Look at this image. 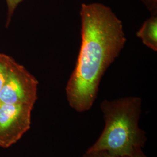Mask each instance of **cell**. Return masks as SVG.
Listing matches in <instances>:
<instances>
[{"label": "cell", "instance_id": "cell-1", "mask_svg": "<svg viewBox=\"0 0 157 157\" xmlns=\"http://www.w3.org/2000/svg\"><path fill=\"white\" fill-rule=\"evenodd\" d=\"M81 45L66 86L69 106L76 112L90 110L101 79L127 41L122 21L102 3H83L80 10Z\"/></svg>", "mask_w": 157, "mask_h": 157}, {"label": "cell", "instance_id": "cell-2", "mask_svg": "<svg viewBox=\"0 0 157 157\" xmlns=\"http://www.w3.org/2000/svg\"><path fill=\"white\" fill-rule=\"evenodd\" d=\"M105 127L97 140L87 150H104L116 155L135 157L143 153L146 133L139 128L142 100L128 96L104 100L100 105Z\"/></svg>", "mask_w": 157, "mask_h": 157}, {"label": "cell", "instance_id": "cell-3", "mask_svg": "<svg viewBox=\"0 0 157 157\" xmlns=\"http://www.w3.org/2000/svg\"><path fill=\"white\" fill-rule=\"evenodd\" d=\"M38 85L33 75L14 61L0 91V103L34 107L38 98Z\"/></svg>", "mask_w": 157, "mask_h": 157}, {"label": "cell", "instance_id": "cell-4", "mask_svg": "<svg viewBox=\"0 0 157 157\" xmlns=\"http://www.w3.org/2000/svg\"><path fill=\"white\" fill-rule=\"evenodd\" d=\"M33 108L25 104H1L0 147H11L30 129Z\"/></svg>", "mask_w": 157, "mask_h": 157}, {"label": "cell", "instance_id": "cell-5", "mask_svg": "<svg viewBox=\"0 0 157 157\" xmlns=\"http://www.w3.org/2000/svg\"><path fill=\"white\" fill-rule=\"evenodd\" d=\"M142 43L154 52L157 51V15H151L136 33Z\"/></svg>", "mask_w": 157, "mask_h": 157}, {"label": "cell", "instance_id": "cell-6", "mask_svg": "<svg viewBox=\"0 0 157 157\" xmlns=\"http://www.w3.org/2000/svg\"><path fill=\"white\" fill-rule=\"evenodd\" d=\"M14 61L11 56L0 53V91L5 84L6 79Z\"/></svg>", "mask_w": 157, "mask_h": 157}, {"label": "cell", "instance_id": "cell-7", "mask_svg": "<svg viewBox=\"0 0 157 157\" xmlns=\"http://www.w3.org/2000/svg\"><path fill=\"white\" fill-rule=\"evenodd\" d=\"M82 157H147L144 154L138 156L129 157V156H119L113 155L104 150H99L95 151H87L84 154Z\"/></svg>", "mask_w": 157, "mask_h": 157}, {"label": "cell", "instance_id": "cell-8", "mask_svg": "<svg viewBox=\"0 0 157 157\" xmlns=\"http://www.w3.org/2000/svg\"><path fill=\"white\" fill-rule=\"evenodd\" d=\"M22 1L23 0H6L8 6V24L10 22L11 18L17 6H18Z\"/></svg>", "mask_w": 157, "mask_h": 157}, {"label": "cell", "instance_id": "cell-9", "mask_svg": "<svg viewBox=\"0 0 157 157\" xmlns=\"http://www.w3.org/2000/svg\"><path fill=\"white\" fill-rule=\"evenodd\" d=\"M151 15H157V0H141Z\"/></svg>", "mask_w": 157, "mask_h": 157}, {"label": "cell", "instance_id": "cell-10", "mask_svg": "<svg viewBox=\"0 0 157 157\" xmlns=\"http://www.w3.org/2000/svg\"><path fill=\"white\" fill-rule=\"evenodd\" d=\"M0 105H1V103H0Z\"/></svg>", "mask_w": 157, "mask_h": 157}]
</instances>
